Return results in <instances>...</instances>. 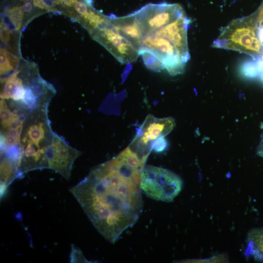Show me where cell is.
I'll use <instances>...</instances> for the list:
<instances>
[{
    "mask_svg": "<svg viewBox=\"0 0 263 263\" xmlns=\"http://www.w3.org/2000/svg\"><path fill=\"white\" fill-rule=\"evenodd\" d=\"M181 178L163 168L147 165L143 169L140 187L149 197L165 202L172 201L183 188Z\"/></svg>",
    "mask_w": 263,
    "mask_h": 263,
    "instance_id": "cell-4",
    "label": "cell"
},
{
    "mask_svg": "<svg viewBox=\"0 0 263 263\" xmlns=\"http://www.w3.org/2000/svg\"><path fill=\"white\" fill-rule=\"evenodd\" d=\"M23 12L22 7L18 6H14L7 11V16L16 30H19L21 27Z\"/></svg>",
    "mask_w": 263,
    "mask_h": 263,
    "instance_id": "cell-15",
    "label": "cell"
},
{
    "mask_svg": "<svg viewBox=\"0 0 263 263\" xmlns=\"http://www.w3.org/2000/svg\"><path fill=\"white\" fill-rule=\"evenodd\" d=\"M243 73L249 77H255L259 75V72L255 62H248L245 63L243 67Z\"/></svg>",
    "mask_w": 263,
    "mask_h": 263,
    "instance_id": "cell-16",
    "label": "cell"
},
{
    "mask_svg": "<svg viewBox=\"0 0 263 263\" xmlns=\"http://www.w3.org/2000/svg\"><path fill=\"white\" fill-rule=\"evenodd\" d=\"M80 154L79 150L71 147L63 138L55 133L47 153L48 169L69 179L74 162Z\"/></svg>",
    "mask_w": 263,
    "mask_h": 263,
    "instance_id": "cell-8",
    "label": "cell"
},
{
    "mask_svg": "<svg viewBox=\"0 0 263 263\" xmlns=\"http://www.w3.org/2000/svg\"><path fill=\"white\" fill-rule=\"evenodd\" d=\"M49 104L37 106L24 118L20 138L19 175L48 169L47 153L55 134L48 117Z\"/></svg>",
    "mask_w": 263,
    "mask_h": 263,
    "instance_id": "cell-2",
    "label": "cell"
},
{
    "mask_svg": "<svg viewBox=\"0 0 263 263\" xmlns=\"http://www.w3.org/2000/svg\"><path fill=\"white\" fill-rule=\"evenodd\" d=\"M189 23V19L185 13L163 27L151 33L170 41L182 60L186 63L190 58L187 39V31Z\"/></svg>",
    "mask_w": 263,
    "mask_h": 263,
    "instance_id": "cell-10",
    "label": "cell"
},
{
    "mask_svg": "<svg viewBox=\"0 0 263 263\" xmlns=\"http://www.w3.org/2000/svg\"><path fill=\"white\" fill-rule=\"evenodd\" d=\"M212 46L243 53L255 60L260 58L263 50L258 38L255 12L231 21L213 41Z\"/></svg>",
    "mask_w": 263,
    "mask_h": 263,
    "instance_id": "cell-3",
    "label": "cell"
},
{
    "mask_svg": "<svg viewBox=\"0 0 263 263\" xmlns=\"http://www.w3.org/2000/svg\"><path fill=\"white\" fill-rule=\"evenodd\" d=\"M6 49H0V75H3L13 70L14 66L17 64L18 58L14 56Z\"/></svg>",
    "mask_w": 263,
    "mask_h": 263,
    "instance_id": "cell-14",
    "label": "cell"
},
{
    "mask_svg": "<svg viewBox=\"0 0 263 263\" xmlns=\"http://www.w3.org/2000/svg\"><path fill=\"white\" fill-rule=\"evenodd\" d=\"M23 11L25 12H30L32 10V5L30 3H25L22 6Z\"/></svg>",
    "mask_w": 263,
    "mask_h": 263,
    "instance_id": "cell-21",
    "label": "cell"
},
{
    "mask_svg": "<svg viewBox=\"0 0 263 263\" xmlns=\"http://www.w3.org/2000/svg\"><path fill=\"white\" fill-rule=\"evenodd\" d=\"M244 255L263 262V227L250 230L246 239Z\"/></svg>",
    "mask_w": 263,
    "mask_h": 263,
    "instance_id": "cell-12",
    "label": "cell"
},
{
    "mask_svg": "<svg viewBox=\"0 0 263 263\" xmlns=\"http://www.w3.org/2000/svg\"><path fill=\"white\" fill-rule=\"evenodd\" d=\"M168 145V142L164 137H160L152 142L151 150L157 153L162 152L167 149Z\"/></svg>",
    "mask_w": 263,
    "mask_h": 263,
    "instance_id": "cell-17",
    "label": "cell"
},
{
    "mask_svg": "<svg viewBox=\"0 0 263 263\" xmlns=\"http://www.w3.org/2000/svg\"><path fill=\"white\" fill-rule=\"evenodd\" d=\"M149 51L155 55L169 75L184 73L186 63L181 58L175 47L168 39L150 33L143 37L139 50Z\"/></svg>",
    "mask_w": 263,
    "mask_h": 263,
    "instance_id": "cell-6",
    "label": "cell"
},
{
    "mask_svg": "<svg viewBox=\"0 0 263 263\" xmlns=\"http://www.w3.org/2000/svg\"><path fill=\"white\" fill-rule=\"evenodd\" d=\"M175 126L174 120L168 117L157 118L152 115H148L142 125L134 141L137 142V152L142 154H149L150 150L147 148L149 144L160 137L169 134Z\"/></svg>",
    "mask_w": 263,
    "mask_h": 263,
    "instance_id": "cell-9",
    "label": "cell"
},
{
    "mask_svg": "<svg viewBox=\"0 0 263 263\" xmlns=\"http://www.w3.org/2000/svg\"><path fill=\"white\" fill-rule=\"evenodd\" d=\"M25 3H31L33 0H22Z\"/></svg>",
    "mask_w": 263,
    "mask_h": 263,
    "instance_id": "cell-22",
    "label": "cell"
},
{
    "mask_svg": "<svg viewBox=\"0 0 263 263\" xmlns=\"http://www.w3.org/2000/svg\"><path fill=\"white\" fill-rule=\"evenodd\" d=\"M33 5L42 9H46L47 8L43 2V0H33Z\"/></svg>",
    "mask_w": 263,
    "mask_h": 263,
    "instance_id": "cell-20",
    "label": "cell"
},
{
    "mask_svg": "<svg viewBox=\"0 0 263 263\" xmlns=\"http://www.w3.org/2000/svg\"><path fill=\"white\" fill-rule=\"evenodd\" d=\"M144 167L122 151L70 189L93 225L111 243L133 226L142 213Z\"/></svg>",
    "mask_w": 263,
    "mask_h": 263,
    "instance_id": "cell-1",
    "label": "cell"
},
{
    "mask_svg": "<svg viewBox=\"0 0 263 263\" xmlns=\"http://www.w3.org/2000/svg\"><path fill=\"white\" fill-rule=\"evenodd\" d=\"M139 55L142 56L144 64L150 70L159 72L165 69L159 58L152 53L147 50H140Z\"/></svg>",
    "mask_w": 263,
    "mask_h": 263,
    "instance_id": "cell-13",
    "label": "cell"
},
{
    "mask_svg": "<svg viewBox=\"0 0 263 263\" xmlns=\"http://www.w3.org/2000/svg\"><path fill=\"white\" fill-rule=\"evenodd\" d=\"M73 5L75 10L80 16L85 14L88 11L90 8L92 7L89 6L85 2L80 1H77Z\"/></svg>",
    "mask_w": 263,
    "mask_h": 263,
    "instance_id": "cell-18",
    "label": "cell"
},
{
    "mask_svg": "<svg viewBox=\"0 0 263 263\" xmlns=\"http://www.w3.org/2000/svg\"><path fill=\"white\" fill-rule=\"evenodd\" d=\"M10 33V30L6 24L3 21L1 22L0 23V38L3 42L7 43L9 41Z\"/></svg>",
    "mask_w": 263,
    "mask_h": 263,
    "instance_id": "cell-19",
    "label": "cell"
},
{
    "mask_svg": "<svg viewBox=\"0 0 263 263\" xmlns=\"http://www.w3.org/2000/svg\"><path fill=\"white\" fill-rule=\"evenodd\" d=\"M111 25L139 51L143 36L133 13L120 17L111 15Z\"/></svg>",
    "mask_w": 263,
    "mask_h": 263,
    "instance_id": "cell-11",
    "label": "cell"
},
{
    "mask_svg": "<svg viewBox=\"0 0 263 263\" xmlns=\"http://www.w3.org/2000/svg\"><path fill=\"white\" fill-rule=\"evenodd\" d=\"M91 35L122 63L133 62L139 55V51L125 38L116 32L111 24L94 31Z\"/></svg>",
    "mask_w": 263,
    "mask_h": 263,
    "instance_id": "cell-7",
    "label": "cell"
},
{
    "mask_svg": "<svg viewBox=\"0 0 263 263\" xmlns=\"http://www.w3.org/2000/svg\"><path fill=\"white\" fill-rule=\"evenodd\" d=\"M133 13L143 37L160 29L186 13L179 4L167 2L149 3Z\"/></svg>",
    "mask_w": 263,
    "mask_h": 263,
    "instance_id": "cell-5",
    "label": "cell"
}]
</instances>
